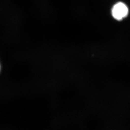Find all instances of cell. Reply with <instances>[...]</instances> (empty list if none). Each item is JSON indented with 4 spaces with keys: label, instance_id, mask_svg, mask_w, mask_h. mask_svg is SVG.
<instances>
[{
    "label": "cell",
    "instance_id": "6da1fadb",
    "mask_svg": "<svg viewBox=\"0 0 130 130\" xmlns=\"http://www.w3.org/2000/svg\"><path fill=\"white\" fill-rule=\"evenodd\" d=\"M111 13L115 20L121 21L128 16L129 9L126 4L122 2H118L113 5Z\"/></svg>",
    "mask_w": 130,
    "mask_h": 130
},
{
    "label": "cell",
    "instance_id": "7a4b0ae2",
    "mask_svg": "<svg viewBox=\"0 0 130 130\" xmlns=\"http://www.w3.org/2000/svg\"><path fill=\"white\" fill-rule=\"evenodd\" d=\"M1 63H0V72H1Z\"/></svg>",
    "mask_w": 130,
    "mask_h": 130
}]
</instances>
